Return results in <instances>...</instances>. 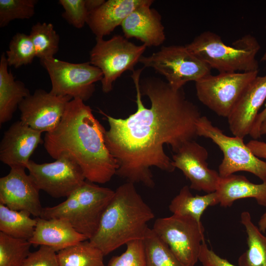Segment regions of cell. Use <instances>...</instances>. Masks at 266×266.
<instances>
[{
  "label": "cell",
  "instance_id": "f1b7e54d",
  "mask_svg": "<svg viewBox=\"0 0 266 266\" xmlns=\"http://www.w3.org/2000/svg\"><path fill=\"white\" fill-rule=\"evenodd\" d=\"M29 240L0 232V266H22L31 253Z\"/></svg>",
  "mask_w": 266,
  "mask_h": 266
},
{
  "label": "cell",
  "instance_id": "ac0fdd59",
  "mask_svg": "<svg viewBox=\"0 0 266 266\" xmlns=\"http://www.w3.org/2000/svg\"><path fill=\"white\" fill-rule=\"evenodd\" d=\"M153 0L133 11L121 25L124 37L135 38L146 47L158 46L166 39L160 14L150 8Z\"/></svg>",
  "mask_w": 266,
  "mask_h": 266
},
{
  "label": "cell",
  "instance_id": "d6986e66",
  "mask_svg": "<svg viewBox=\"0 0 266 266\" xmlns=\"http://www.w3.org/2000/svg\"><path fill=\"white\" fill-rule=\"evenodd\" d=\"M36 225L32 237L29 240L32 245L46 246L58 252L80 242L88 240L78 233L66 219H45L36 217Z\"/></svg>",
  "mask_w": 266,
  "mask_h": 266
},
{
  "label": "cell",
  "instance_id": "ffe728a7",
  "mask_svg": "<svg viewBox=\"0 0 266 266\" xmlns=\"http://www.w3.org/2000/svg\"><path fill=\"white\" fill-rule=\"evenodd\" d=\"M152 0H108L89 13L86 24L96 36L108 35L138 7Z\"/></svg>",
  "mask_w": 266,
  "mask_h": 266
},
{
  "label": "cell",
  "instance_id": "7402d4cb",
  "mask_svg": "<svg viewBox=\"0 0 266 266\" xmlns=\"http://www.w3.org/2000/svg\"><path fill=\"white\" fill-rule=\"evenodd\" d=\"M5 53L0 60V124L10 120L20 103L31 94L21 81L16 80L8 70Z\"/></svg>",
  "mask_w": 266,
  "mask_h": 266
},
{
  "label": "cell",
  "instance_id": "8992f818",
  "mask_svg": "<svg viewBox=\"0 0 266 266\" xmlns=\"http://www.w3.org/2000/svg\"><path fill=\"white\" fill-rule=\"evenodd\" d=\"M196 127L198 136L210 139L223 154V159L218 168L220 177L244 171L254 174L263 182H266V162L253 154L244 143L243 138L226 135L205 116L199 118Z\"/></svg>",
  "mask_w": 266,
  "mask_h": 266
},
{
  "label": "cell",
  "instance_id": "d6a6232c",
  "mask_svg": "<svg viewBox=\"0 0 266 266\" xmlns=\"http://www.w3.org/2000/svg\"><path fill=\"white\" fill-rule=\"evenodd\" d=\"M59 3L64 9L62 17L69 24L77 29L84 26L89 13L86 0H60Z\"/></svg>",
  "mask_w": 266,
  "mask_h": 266
},
{
  "label": "cell",
  "instance_id": "9c48e42d",
  "mask_svg": "<svg viewBox=\"0 0 266 266\" xmlns=\"http://www.w3.org/2000/svg\"><path fill=\"white\" fill-rule=\"evenodd\" d=\"M178 259L188 266L199 261L204 228L193 218L172 214L156 220L152 229Z\"/></svg>",
  "mask_w": 266,
  "mask_h": 266
},
{
  "label": "cell",
  "instance_id": "5bb4252c",
  "mask_svg": "<svg viewBox=\"0 0 266 266\" xmlns=\"http://www.w3.org/2000/svg\"><path fill=\"white\" fill-rule=\"evenodd\" d=\"M207 150L194 140L184 144L172 156V163L189 180L190 188L207 193L214 192L220 177L208 167Z\"/></svg>",
  "mask_w": 266,
  "mask_h": 266
},
{
  "label": "cell",
  "instance_id": "7c38bea8",
  "mask_svg": "<svg viewBox=\"0 0 266 266\" xmlns=\"http://www.w3.org/2000/svg\"><path fill=\"white\" fill-rule=\"evenodd\" d=\"M26 168L38 189L55 198H67L86 180L79 166L66 157L43 164L30 160Z\"/></svg>",
  "mask_w": 266,
  "mask_h": 266
},
{
  "label": "cell",
  "instance_id": "83f0119b",
  "mask_svg": "<svg viewBox=\"0 0 266 266\" xmlns=\"http://www.w3.org/2000/svg\"><path fill=\"white\" fill-rule=\"evenodd\" d=\"M29 35L40 60L54 58L59 50L60 37L52 24L37 22L32 26Z\"/></svg>",
  "mask_w": 266,
  "mask_h": 266
},
{
  "label": "cell",
  "instance_id": "8fae6325",
  "mask_svg": "<svg viewBox=\"0 0 266 266\" xmlns=\"http://www.w3.org/2000/svg\"><path fill=\"white\" fill-rule=\"evenodd\" d=\"M258 71L211 74L196 82L199 100L219 116L227 118Z\"/></svg>",
  "mask_w": 266,
  "mask_h": 266
},
{
  "label": "cell",
  "instance_id": "4fadbf2b",
  "mask_svg": "<svg viewBox=\"0 0 266 266\" xmlns=\"http://www.w3.org/2000/svg\"><path fill=\"white\" fill-rule=\"evenodd\" d=\"M69 96H60L37 89L19 104L20 120L25 124L41 133L54 130L60 124Z\"/></svg>",
  "mask_w": 266,
  "mask_h": 266
},
{
  "label": "cell",
  "instance_id": "4316f807",
  "mask_svg": "<svg viewBox=\"0 0 266 266\" xmlns=\"http://www.w3.org/2000/svg\"><path fill=\"white\" fill-rule=\"evenodd\" d=\"M142 241L146 266H188L178 259L152 229H148Z\"/></svg>",
  "mask_w": 266,
  "mask_h": 266
},
{
  "label": "cell",
  "instance_id": "60d3db41",
  "mask_svg": "<svg viewBox=\"0 0 266 266\" xmlns=\"http://www.w3.org/2000/svg\"><path fill=\"white\" fill-rule=\"evenodd\" d=\"M265 28H266V27H265Z\"/></svg>",
  "mask_w": 266,
  "mask_h": 266
},
{
  "label": "cell",
  "instance_id": "4dcf8cb0",
  "mask_svg": "<svg viewBox=\"0 0 266 266\" xmlns=\"http://www.w3.org/2000/svg\"><path fill=\"white\" fill-rule=\"evenodd\" d=\"M36 0H0V27L15 19H30L34 14Z\"/></svg>",
  "mask_w": 266,
  "mask_h": 266
},
{
  "label": "cell",
  "instance_id": "8d00e7d4",
  "mask_svg": "<svg viewBox=\"0 0 266 266\" xmlns=\"http://www.w3.org/2000/svg\"><path fill=\"white\" fill-rule=\"evenodd\" d=\"M266 121V106L263 111L257 115L249 135L254 139L261 137L260 128L262 124Z\"/></svg>",
  "mask_w": 266,
  "mask_h": 266
},
{
  "label": "cell",
  "instance_id": "6da1fadb",
  "mask_svg": "<svg viewBox=\"0 0 266 266\" xmlns=\"http://www.w3.org/2000/svg\"><path fill=\"white\" fill-rule=\"evenodd\" d=\"M143 68L131 77L136 91V111L127 118H116L99 109L108 122L105 144L116 160V174L133 183L153 188L152 166L169 172L175 167L166 154L165 144L176 153L186 142L198 136L197 122L201 116L199 108L183 91L167 82L151 77L140 81Z\"/></svg>",
  "mask_w": 266,
  "mask_h": 266
},
{
  "label": "cell",
  "instance_id": "1f68e13d",
  "mask_svg": "<svg viewBox=\"0 0 266 266\" xmlns=\"http://www.w3.org/2000/svg\"><path fill=\"white\" fill-rule=\"evenodd\" d=\"M122 254L111 258L108 266H146L142 240H135L127 244Z\"/></svg>",
  "mask_w": 266,
  "mask_h": 266
},
{
  "label": "cell",
  "instance_id": "e575fe53",
  "mask_svg": "<svg viewBox=\"0 0 266 266\" xmlns=\"http://www.w3.org/2000/svg\"><path fill=\"white\" fill-rule=\"evenodd\" d=\"M199 261L202 266H238L218 255L213 250L208 248L204 241L200 247Z\"/></svg>",
  "mask_w": 266,
  "mask_h": 266
},
{
  "label": "cell",
  "instance_id": "484cf974",
  "mask_svg": "<svg viewBox=\"0 0 266 266\" xmlns=\"http://www.w3.org/2000/svg\"><path fill=\"white\" fill-rule=\"evenodd\" d=\"M57 256L60 266H105L104 254L87 240L58 251Z\"/></svg>",
  "mask_w": 266,
  "mask_h": 266
},
{
  "label": "cell",
  "instance_id": "f546056e",
  "mask_svg": "<svg viewBox=\"0 0 266 266\" xmlns=\"http://www.w3.org/2000/svg\"><path fill=\"white\" fill-rule=\"evenodd\" d=\"M5 55L8 66L17 68L31 64L36 56L30 35L16 33L9 42Z\"/></svg>",
  "mask_w": 266,
  "mask_h": 266
},
{
  "label": "cell",
  "instance_id": "30bf717a",
  "mask_svg": "<svg viewBox=\"0 0 266 266\" xmlns=\"http://www.w3.org/2000/svg\"><path fill=\"white\" fill-rule=\"evenodd\" d=\"M47 70L52 84V94L88 100L95 90V83L101 81L103 74L89 62L71 63L55 58L40 60Z\"/></svg>",
  "mask_w": 266,
  "mask_h": 266
},
{
  "label": "cell",
  "instance_id": "5b68a950",
  "mask_svg": "<svg viewBox=\"0 0 266 266\" xmlns=\"http://www.w3.org/2000/svg\"><path fill=\"white\" fill-rule=\"evenodd\" d=\"M114 191L86 180L62 203L44 207L40 217L63 218L89 240L96 232L101 216Z\"/></svg>",
  "mask_w": 266,
  "mask_h": 266
},
{
  "label": "cell",
  "instance_id": "44dd1931",
  "mask_svg": "<svg viewBox=\"0 0 266 266\" xmlns=\"http://www.w3.org/2000/svg\"><path fill=\"white\" fill-rule=\"evenodd\" d=\"M215 192L222 207L231 206L235 200L245 198H254L259 205L266 207V182L253 183L243 175L220 177Z\"/></svg>",
  "mask_w": 266,
  "mask_h": 266
},
{
  "label": "cell",
  "instance_id": "836d02e7",
  "mask_svg": "<svg viewBox=\"0 0 266 266\" xmlns=\"http://www.w3.org/2000/svg\"><path fill=\"white\" fill-rule=\"evenodd\" d=\"M56 251L46 246L31 252L22 266H60Z\"/></svg>",
  "mask_w": 266,
  "mask_h": 266
},
{
  "label": "cell",
  "instance_id": "52a82bcc",
  "mask_svg": "<svg viewBox=\"0 0 266 266\" xmlns=\"http://www.w3.org/2000/svg\"><path fill=\"white\" fill-rule=\"evenodd\" d=\"M139 62L164 76L167 82L177 90L188 82H196L211 74L209 66L185 45L163 46L150 56H142Z\"/></svg>",
  "mask_w": 266,
  "mask_h": 266
},
{
  "label": "cell",
  "instance_id": "e0dca14e",
  "mask_svg": "<svg viewBox=\"0 0 266 266\" xmlns=\"http://www.w3.org/2000/svg\"><path fill=\"white\" fill-rule=\"evenodd\" d=\"M266 99V74L257 76L247 86L227 118L235 136L249 134L259 110Z\"/></svg>",
  "mask_w": 266,
  "mask_h": 266
},
{
  "label": "cell",
  "instance_id": "ba28073f",
  "mask_svg": "<svg viewBox=\"0 0 266 266\" xmlns=\"http://www.w3.org/2000/svg\"><path fill=\"white\" fill-rule=\"evenodd\" d=\"M96 44L90 52L89 62L102 72V91L109 93L116 80L124 72L134 70L135 65L145 51L144 44L137 45L126 37L115 35L108 40L96 38Z\"/></svg>",
  "mask_w": 266,
  "mask_h": 266
},
{
  "label": "cell",
  "instance_id": "ab89813d",
  "mask_svg": "<svg viewBox=\"0 0 266 266\" xmlns=\"http://www.w3.org/2000/svg\"><path fill=\"white\" fill-rule=\"evenodd\" d=\"M260 134L262 135H266V121L264 122L260 128Z\"/></svg>",
  "mask_w": 266,
  "mask_h": 266
},
{
  "label": "cell",
  "instance_id": "2e32d148",
  "mask_svg": "<svg viewBox=\"0 0 266 266\" xmlns=\"http://www.w3.org/2000/svg\"><path fill=\"white\" fill-rule=\"evenodd\" d=\"M42 133L21 120L13 123L4 132L0 143V160L10 167L26 166L38 145Z\"/></svg>",
  "mask_w": 266,
  "mask_h": 266
},
{
  "label": "cell",
  "instance_id": "cb8c5ba5",
  "mask_svg": "<svg viewBox=\"0 0 266 266\" xmlns=\"http://www.w3.org/2000/svg\"><path fill=\"white\" fill-rule=\"evenodd\" d=\"M240 222L245 228L247 249L238 258V266H266V235L252 221L248 211L240 214Z\"/></svg>",
  "mask_w": 266,
  "mask_h": 266
},
{
  "label": "cell",
  "instance_id": "d4e9b609",
  "mask_svg": "<svg viewBox=\"0 0 266 266\" xmlns=\"http://www.w3.org/2000/svg\"><path fill=\"white\" fill-rule=\"evenodd\" d=\"M26 211L12 210L0 203V231L9 236L29 240L37 221Z\"/></svg>",
  "mask_w": 266,
  "mask_h": 266
},
{
  "label": "cell",
  "instance_id": "9a60e30c",
  "mask_svg": "<svg viewBox=\"0 0 266 266\" xmlns=\"http://www.w3.org/2000/svg\"><path fill=\"white\" fill-rule=\"evenodd\" d=\"M25 167H10L9 172L0 178V203L9 208L26 211L36 217L41 214L39 189L26 173Z\"/></svg>",
  "mask_w": 266,
  "mask_h": 266
},
{
  "label": "cell",
  "instance_id": "d590c367",
  "mask_svg": "<svg viewBox=\"0 0 266 266\" xmlns=\"http://www.w3.org/2000/svg\"><path fill=\"white\" fill-rule=\"evenodd\" d=\"M246 145L257 158L266 160V143L256 139L251 140Z\"/></svg>",
  "mask_w": 266,
  "mask_h": 266
},
{
  "label": "cell",
  "instance_id": "277c9868",
  "mask_svg": "<svg viewBox=\"0 0 266 266\" xmlns=\"http://www.w3.org/2000/svg\"><path fill=\"white\" fill-rule=\"evenodd\" d=\"M185 46L211 69H216L219 73L259 70L256 57L261 45L257 38L250 34L229 45L224 43L217 33L205 31Z\"/></svg>",
  "mask_w": 266,
  "mask_h": 266
},
{
  "label": "cell",
  "instance_id": "7a4b0ae2",
  "mask_svg": "<svg viewBox=\"0 0 266 266\" xmlns=\"http://www.w3.org/2000/svg\"><path fill=\"white\" fill-rule=\"evenodd\" d=\"M105 131L90 106L73 99L67 103L58 126L45 133L44 146L55 160L66 157L75 162L86 180L104 184L118 168L105 144Z\"/></svg>",
  "mask_w": 266,
  "mask_h": 266
},
{
  "label": "cell",
  "instance_id": "f35d334b",
  "mask_svg": "<svg viewBox=\"0 0 266 266\" xmlns=\"http://www.w3.org/2000/svg\"><path fill=\"white\" fill-rule=\"evenodd\" d=\"M258 228L260 230L265 233L266 231V212L264 213L258 222Z\"/></svg>",
  "mask_w": 266,
  "mask_h": 266
},
{
  "label": "cell",
  "instance_id": "3957f363",
  "mask_svg": "<svg viewBox=\"0 0 266 266\" xmlns=\"http://www.w3.org/2000/svg\"><path fill=\"white\" fill-rule=\"evenodd\" d=\"M154 218L134 184L127 182L114 191L96 232L89 240L105 256L130 241L142 240L148 223Z\"/></svg>",
  "mask_w": 266,
  "mask_h": 266
},
{
  "label": "cell",
  "instance_id": "603a6c76",
  "mask_svg": "<svg viewBox=\"0 0 266 266\" xmlns=\"http://www.w3.org/2000/svg\"><path fill=\"white\" fill-rule=\"evenodd\" d=\"M190 189L188 186L183 187L171 200L169 209L172 214L190 216L200 223L201 216L206 208L219 204L218 197L215 192L194 196Z\"/></svg>",
  "mask_w": 266,
  "mask_h": 266
},
{
  "label": "cell",
  "instance_id": "74e56055",
  "mask_svg": "<svg viewBox=\"0 0 266 266\" xmlns=\"http://www.w3.org/2000/svg\"><path fill=\"white\" fill-rule=\"evenodd\" d=\"M104 0H86V4L89 13L102 4Z\"/></svg>",
  "mask_w": 266,
  "mask_h": 266
}]
</instances>
